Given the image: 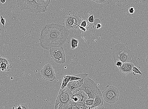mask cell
Segmentation results:
<instances>
[{
  "label": "cell",
  "mask_w": 148,
  "mask_h": 109,
  "mask_svg": "<svg viewBox=\"0 0 148 109\" xmlns=\"http://www.w3.org/2000/svg\"><path fill=\"white\" fill-rule=\"evenodd\" d=\"M148 56H147L146 58V63L147 65L148 64Z\"/></svg>",
  "instance_id": "35"
},
{
  "label": "cell",
  "mask_w": 148,
  "mask_h": 109,
  "mask_svg": "<svg viewBox=\"0 0 148 109\" xmlns=\"http://www.w3.org/2000/svg\"><path fill=\"white\" fill-rule=\"evenodd\" d=\"M96 87H97V86L95 82L87 77L85 78L82 86L79 89L84 91L86 94L88 95Z\"/></svg>",
  "instance_id": "10"
},
{
  "label": "cell",
  "mask_w": 148,
  "mask_h": 109,
  "mask_svg": "<svg viewBox=\"0 0 148 109\" xmlns=\"http://www.w3.org/2000/svg\"><path fill=\"white\" fill-rule=\"evenodd\" d=\"M0 35H1V33H0Z\"/></svg>",
  "instance_id": "37"
},
{
  "label": "cell",
  "mask_w": 148,
  "mask_h": 109,
  "mask_svg": "<svg viewBox=\"0 0 148 109\" xmlns=\"http://www.w3.org/2000/svg\"><path fill=\"white\" fill-rule=\"evenodd\" d=\"M67 108L70 109H78L76 106L74 104H71L69 105Z\"/></svg>",
  "instance_id": "27"
},
{
  "label": "cell",
  "mask_w": 148,
  "mask_h": 109,
  "mask_svg": "<svg viewBox=\"0 0 148 109\" xmlns=\"http://www.w3.org/2000/svg\"><path fill=\"white\" fill-rule=\"evenodd\" d=\"M49 50L51 57L55 62L59 64L65 63L66 61L65 55L62 47H53Z\"/></svg>",
  "instance_id": "6"
},
{
  "label": "cell",
  "mask_w": 148,
  "mask_h": 109,
  "mask_svg": "<svg viewBox=\"0 0 148 109\" xmlns=\"http://www.w3.org/2000/svg\"><path fill=\"white\" fill-rule=\"evenodd\" d=\"M1 55H0V58H1ZM1 71V67H0V71Z\"/></svg>",
  "instance_id": "36"
},
{
  "label": "cell",
  "mask_w": 148,
  "mask_h": 109,
  "mask_svg": "<svg viewBox=\"0 0 148 109\" xmlns=\"http://www.w3.org/2000/svg\"><path fill=\"white\" fill-rule=\"evenodd\" d=\"M79 41L78 40L73 38L71 39V48L74 50L78 47Z\"/></svg>",
  "instance_id": "19"
},
{
  "label": "cell",
  "mask_w": 148,
  "mask_h": 109,
  "mask_svg": "<svg viewBox=\"0 0 148 109\" xmlns=\"http://www.w3.org/2000/svg\"><path fill=\"white\" fill-rule=\"evenodd\" d=\"M100 91H101L100 90L98 87H96L88 95V99H94L96 95Z\"/></svg>",
  "instance_id": "14"
},
{
  "label": "cell",
  "mask_w": 148,
  "mask_h": 109,
  "mask_svg": "<svg viewBox=\"0 0 148 109\" xmlns=\"http://www.w3.org/2000/svg\"><path fill=\"white\" fill-rule=\"evenodd\" d=\"M94 99H88L86 101L85 103L86 104L88 105L89 107L90 108L92 107L93 104Z\"/></svg>",
  "instance_id": "22"
},
{
  "label": "cell",
  "mask_w": 148,
  "mask_h": 109,
  "mask_svg": "<svg viewBox=\"0 0 148 109\" xmlns=\"http://www.w3.org/2000/svg\"><path fill=\"white\" fill-rule=\"evenodd\" d=\"M132 72L134 76L136 75L137 74H139L142 75L143 74L135 66H134L132 68Z\"/></svg>",
  "instance_id": "21"
},
{
  "label": "cell",
  "mask_w": 148,
  "mask_h": 109,
  "mask_svg": "<svg viewBox=\"0 0 148 109\" xmlns=\"http://www.w3.org/2000/svg\"><path fill=\"white\" fill-rule=\"evenodd\" d=\"M89 22L93 23L94 22V16L93 15H92L89 17L88 19Z\"/></svg>",
  "instance_id": "26"
},
{
  "label": "cell",
  "mask_w": 148,
  "mask_h": 109,
  "mask_svg": "<svg viewBox=\"0 0 148 109\" xmlns=\"http://www.w3.org/2000/svg\"><path fill=\"white\" fill-rule=\"evenodd\" d=\"M77 26L79 27V28L80 29L82 30V31H84V32L86 31V29L85 28H84V27H82L79 25H78Z\"/></svg>",
  "instance_id": "31"
},
{
  "label": "cell",
  "mask_w": 148,
  "mask_h": 109,
  "mask_svg": "<svg viewBox=\"0 0 148 109\" xmlns=\"http://www.w3.org/2000/svg\"><path fill=\"white\" fill-rule=\"evenodd\" d=\"M104 99L102 96L101 92H99L96 95L94 99L93 104L91 108H95L103 106Z\"/></svg>",
  "instance_id": "13"
},
{
  "label": "cell",
  "mask_w": 148,
  "mask_h": 109,
  "mask_svg": "<svg viewBox=\"0 0 148 109\" xmlns=\"http://www.w3.org/2000/svg\"><path fill=\"white\" fill-rule=\"evenodd\" d=\"M12 109H29V108L26 104H21L15 107H13Z\"/></svg>",
  "instance_id": "20"
},
{
  "label": "cell",
  "mask_w": 148,
  "mask_h": 109,
  "mask_svg": "<svg viewBox=\"0 0 148 109\" xmlns=\"http://www.w3.org/2000/svg\"><path fill=\"white\" fill-rule=\"evenodd\" d=\"M89 1H93L97 3L104 4L106 2V0H89Z\"/></svg>",
  "instance_id": "24"
},
{
  "label": "cell",
  "mask_w": 148,
  "mask_h": 109,
  "mask_svg": "<svg viewBox=\"0 0 148 109\" xmlns=\"http://www.w3.org/2000/svg\"><path fill=\"white\" fill-rule=\"evenodd\" d=\"M87 26V22L84 20V21H82L81 24V26L85 28Z\"/></svg>",
  "instance_id": "30"
},
{
  "label": "cell",
  "mask_w": 148,
  "mask_h": 109,
  "mask_svg": "<svg viewBox=\"0 0 148 109\" xmlns=\"http://www.w3.org/2000/svg\"><path fill=\"white\" fill-rule=\"evenodd\" d=\"M72 104H74L76 105L78 109H88L90 108L86 104L85 102H77V103L73 102Z\"/></svg>",
  "instance_id": "16"
},
{
  "label": "cell",
  "mask_w": 148,
  "mask_h": 109,
  "mask_svg": "<svg viewBox=\"0 0 148 109\" xmlns=\"http://www.w3.org/2000/svg\"><path fill=\"white\" fill-rule=\"evenodd\" d=\"M68 109V108H67V109Z\"/></svg>",
  "instance_id": "38"
},
{
  "label": "cell",
  "mask_w": 148,
  "mask_h": 109,
  "mask_svg": "<svg viewBox=\"0 0 148 109\" xmlns=\"http://www.w3.org/2000/svg\"><path fill=\"white\" fill-rule=\"evenodd\" d=\"M135 66L132 63H123L122 66L119 69L122 74H127L132 73L133 67Z\"/></svg>",
  "instance_id": "12"
},
{
  "label": "cell",
  "mask_w": 148,
  "mask_h": 109,
  "mask_svg": "<svg viewBox=\"0 0 148 109\" xmlns=\"http://www.w3.org/2000/svg\"><path fill=\"white\" fill-rule=\"evenodd\" d=\"M1 22L3 25V28H4L5 23V20L3 18L2 16L1 17Z\"/></svg>",
  "instance_id": "28"
},
{
  "label": "cell",
  "mask_w": 148,
  "mask_h": 109,
  "mask_svg": "<svg viewBox=\"0 0 148 109\" xmlns=\"http://www.w3.org/2000/svg\"><path fill=\"white\" fill-rule=\"evenodd\" d=\"M17 5L22 10H27L30 12L41 13L46 12L47 8L41 6L36 0H16Z\"/></svg>",
  "instance_id": "4"
},
{
  "label": "cell",
  "mask_w": 148,
  "mask_h": 109,
  "mask_svg": "<svg viewBox=\"0 0 148 109\" xmlns=\"http://www.w3.org/2000/svg\"><path fill=\"white\" fill-rule=\"evenodd\" d=\"M72 92L67 87L61 88L55 104V109H67L69 105L72 104Z\"/></svg>",
  "instance_id": "3"
},
{
  "label": "cell",
  "mask_w": 148,
  "mask_h": 109,
  "mask_svg": "<svg viewBox=\"0 0 148 109\" xmlns=\"http://www.w3.org/2000/svg\"><path fill=\"white\" fill-rule=\"evenodd\" d=\"M135 9L133 7H131L129 9L128 11L130 14H133L135 12Z\"/></svg>",
  "instance_id": "29"
},
{
  "label": "cell",
  "mask_w": 148,
  "mask_h": 109,
  "mask_svg": "<svg viewBox=\"0 0 148 109\" xmlns=\"http://www.w3.org/2000/svg\"><path fill=\"white\" fill-rule=\"evenodd\" d=\"M71 76H65L62 77V81L61 88H64L67 87V85L70 81Z\"/></svg>",
  "instance_id": "15"
},
{
  "label": "cell",
  "mask_w": 148,
  "mask_h": 109,
  "mask_svg": "<svg viewBox=\"0 0 148 109\" xmlns=\"http://www.w3.org/2000/svg\"><path fill=\"white\" fill-rule=\"evenodd\" d=\"M96 29H98L101 28L102 27V25H101V24L100 23H99L97 24L96 25Z\"/></svg>",
  "instance_id": "32"
},
{
  "label": "cell",
  "mask_w": 148,
  "mask_h": 109,
  "mask_svg": "<svg viewBox=\"0 0 148 109\" xmlns=\"http://www.w3.org/2000/svg\"><path fill=\"white\" fill-rule=\"evenodd\" d=\"M1 2L2 4H4L6 2V0H1Z\"/></svg>",
  "instance_id": "34"
},
{
  "label": "cell",
  "mask_w": 148,
  "mask_h": 109,
  "mask_svg": "<svg viewBox=\"0 0 148 109\" xmlns=\"http://www.w3.org/2000/svg\"><path fill=\"white\" fill-rule=\"evenodd\" d=\"M69 33L68 29L64 26L55 23L47 25L41 31L40 45L47 50L62 46L66 42Z\"/></svg>",
  "instance_id": "1"
},
{
  "label": "cell",
  "mask_w": 148,
  "mask_h": 109,
  "mask_svg": "<svg viewBox=\"0 0 148 109\" xmlns=\"http://www.w3.org/2000/svg\"><path fill=\"white\" fill-rule=\"evenodd\" d=\"M88 96L84 92L79 89L72 92L71 99L72 103L77 102H85L88 99Z\"/></svg>",
  "instance_id": "8"
},
{
  "label": "cell",
  "mask_w": 148,
  "mask_h": 109,
  "mask_svg": "<svg viewBox=\"0 0 148 109\" xmlns=\"http://www.w3.org/2000/svg\"><path fill=\"white\" fill-rule=\"evenodd\" d=\"M106 1H107V0H106Z\"/></svg>",
  "instance_id": "39"
},
{
  "label": "cell",
  "mask_w": 148,
  "mask_h": 109,
  "mask_svg": "<svg viewBox=\"0 0 148 109\" xmlns=\"http://www.w3.org/2000/svg\"><path fill=\"white\" fill-rule=\"evenodd\" d=\"M85 79L82 78L80 80L70 81L66 87L72 92L81 87Z\"/></svg>",
  "instance_id": "11"
},
{
  "label": "cell",
  "mask_w": 148,
  "mask_h": 109,
  "mask_svg": "<svg viewBox=\"0 0 148 109\" xmlns=\"http://www.w3.org/2000/svg\"><path fill=\"white\" fill-rule=\"evenodd\" d=\"M2 63H5L8 65L10 64L8 59L4 58L2 57H1L0 58V64Z\"/></svg>",
  "instance_id": "23"
},
{
  "label": "cell",
  "mask_w": 148,
  "mask_h": 109,
  "mask_svg": "<svg viewBox=\"0 0 148 109\" xmlns=\"http://www.w3.org/2000/svg\"><path fill=\"white\" fill-rule=\"evenodd\" d=\"M92 109H105V108L103 106H102L101 107H97L95 108H92Z\"/></svg>",
  "instance_id": "33"
},
{
  "label": "cell",
  "mask_w": 148,
  "mask_h": 109,
  "mask_svg": "<svg viewBox=\"0 0 148 109\" xmlns=\"http://www.w3.org/2000/svg\"><path fill=\"white\" fill-rule=\"evenodd\" d=\"M103 99L110 104H114L118 101L119 96L118 89L116 87L108 85L101 92Z\"/></svg>",
  "instance_id": "5"
},
{
  "label": "cell",
  "mask_w": 148,
  "mask_h": 109,
  "mask_svg": "<svg viewBox=\"0 0 148 109\" xmlns=\"http://www.w3.org/2000/svg\"><path fill=\"white\" fill-rule=\"evenodd\" d=\"M112 51V60L114 63L119 61L123 63H132L135 65L138 64L135 54L125 44H116L113 48Z\"/></svg>",
  "instance_id": "2"
},
{
  "label": "cell",
  "mask_w": 148,
  "mask_h": 109,
  "mask_svg": "<svg viewBox=\"0 0 148 109\" xmlns=\"http://www.w3.org/2000/svg\"><path fill=\"white\" fill-rule=\"evenodd\" d=\"M51 0H36V2L41 6L46 8L50 4Z\"/></svg>",
  "instance_id": "18"
},
{
  "label": "cell",
  "mask_w": 148,
  "mask_h": 109,
  "mask_svg": "<svg viewBox=\"0 0 148 109\" xmlns=\"http://www.w3.org/2000/svg\"><path fill=\"white\" fill-rule=\"evenodd\" d=\"M12 66L11 64H7L5 63H2L0 64L1 71L8 72L11 69Z\"/></svg>",
  "instance_id": "17"
},
{
  "label": "cell",
  "mask_w": 148,
  "mask_h": 109,
  "mask_svg": "<svg viewBox=\"0 0 148 109\" xmlns=\"http://www.w3.org/2000/svg\"><path fill=\"white\" fill-rule=\"evenodd\" d=\"M116 67H121L123 65V63L119 61H116L114 63Z\"/></svg>",
  "instance_id": "25"
},
{
  "label": "cell",
  "mask_w": 148,
  "mask_h": 109,
  "mask_svg": "<svg viewBox=\"0 0 148 109\" xmlns=\"http://www.w3.org/2000/svg\"><path fill=\"white\" fill-rule=\"evenodd\" d=\"M80 19L77 16L69 15L66 17L65 20L66 28L68 29H75L80 22Z\"/></svg>",
  "instance_id": "9"
},
{
  "label": "cell",
  "mask_w": 148,
  "mask_h": 109,
  "mask_svg": "<svg viewBox=\"0 0 148 109\" xmlns=\"http://www.w3.org/2000/svg\"><path fill=\"white\" fill-rule=\"evenodd\" d=\"M40 73L44 79L52 82L56 79L53 68L49 63L47 64L44 66L41 70Z\"/></svg>",
  "instance_id": "7"
}]
</instances>
